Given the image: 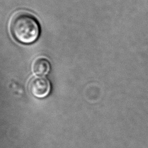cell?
<instances>
[{
  "instance_id": "cell-2",
  "label": "cell",
  "mask_w": 148,
  "mask_h": 148,
  "mask_svg": "<svg viewBox=\"0 0 148 148\" xmlns=\"http://www.w3.org/2000/svg\"><path fill=\"white\" fill-rule=\"evenodd\" d=\"M51 89V83L45 76H35L29 80L28 83V90L30 93L37 98L46 97L50 94Z\"/></svg>"
},
{
  "instance_id": "cell-1",
  "label": "cell",
  "mask_w": 148,
  "mask_h": 148,
  "mask_svg": "<svg viewBox=\"0 0 148 148\" xmlns=\"http://www.w3.org/2000/svg\"><path fill=\"white\" fill-rule=\"evenodd\" d=\"M10 31L17 42L28 45L37 40L40 34V27L34 16L27 12H19L12 17Z\"/></svg>"
},
{
  "instance_id": "cell-3",
  "label": "cell",
  "mask_w": 148,
  "mask_h": 148,
  "mask_svg": "<svg viewBox=\"0 0 148 148\" xmlns=\"http://www.w3.org/2000/svg\"><path fill=\"white\" fill-rule=\"evenodd\" d=\"M50 64L45 58L39 57L36 58L32 64V70L37 76H44L50 71Z\"/></svg>"
}]
</instances>
